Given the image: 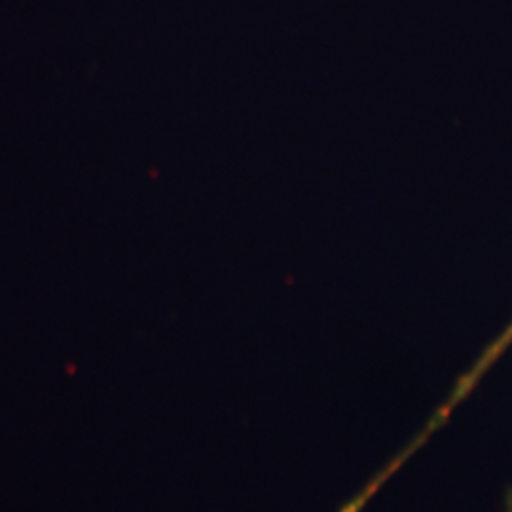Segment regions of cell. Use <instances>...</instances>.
<instances>
[{"label":"cell","instance_id":"1","mask_svg":"<svg viewBox=\"0 0 512 512\" xmlns=\"http://www.w3.org/2000/svg\"><path fill=\"white\" fill-rule=\"evenodd\" d=\"M511 346L512 319L507 323V327L501 330L486 348L482 349V353L476 357L475 363L459 376L458 382L452 387L448 397L442 401V404L435 410V414L429 418V421L425 423V427L421 429L420 433L410 440V444L404 448L403 452H399L378 475L374 476L370 482H366L365 488L357 494V499L361 503H368L374 495L378 494L385 482L395 475L416 452H420L421 446H425L427 440L431 439L439 429H442V425L452 416V412L475 391L476 385L482 382V378L492 370V366L509 351Z\"/></svg>","mask_w":512,"mask_h":512},{"label":"cell","instance_id":"2","mask_svg":"<svg viewBox=\"0 0 512 512\" xmlns=\"http://www.w3.org/2000/svg\"><path fill=\"white\" fill-rule=\"evenodd\" d=\"M507 512H512V490L507 495Z\"/></svg>","mask_w":512,"mask_h":512}]
</instances>
